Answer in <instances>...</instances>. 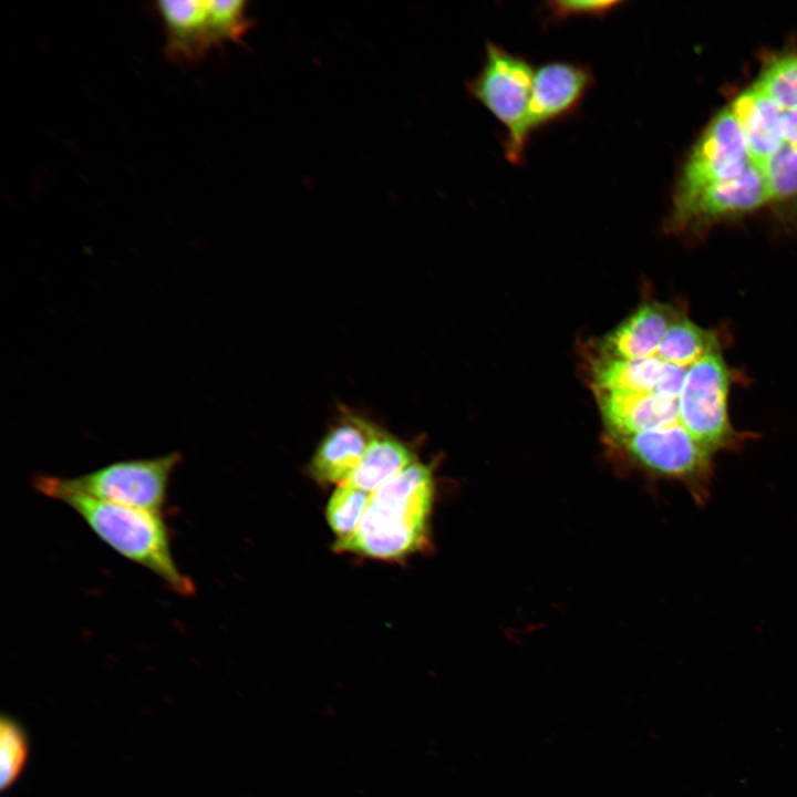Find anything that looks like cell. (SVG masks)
Segmentation results:
<instances>
[{"instance_id": "cell-12", "label": "cell", "mask_w": 797, "mask_h": 797, "mask_svg": "<svg viewBox=\"0 0 797 797\" xmlns=\"http://www.w3.org/2000/svg\"><path fill=\"white\" fill-rule=\"evenodd\" d=\"M682 312L672 303L643 302L629 318L593 345L611 355L641 358L656 351L666 331Z\"/></svg>"}, {"instance_id": "cell-3", "label": "cell", "mask_w": 797, "mask_h": 797, "mask_svg": "<svg viewBox=\"0 0 797 797\" xmlns=\"http://www.w3.org/2000/svg\"><path fill=\"white\" fill-rule=\"evenodd\" d=\"M535 71L524 56L487 41L483 64L467 84L469 94L506 130L504 153L514 165L521 164L530 138L526 121Z\"/></svg>"}, {"instance_id": "cell-21", "label": "cell", "mask_w": 797, "mask_h": 797, "mask_svg": "<svg viewBox=\"0 0 797 797\" xmlns=\"http://www.w3.org/2000/svg\"><path fill=\"white\" fill-rule=\"evenodd\" d=\"M782 126L784 141L797 145V107L783 111Z\"/></svg>"}, {"instance_id": "cell-9", "label": "cell", "mask_w": 797, "mask_h": 797, "mask_svg": "<svg viewBox=\"0 0 797 797\" xmlns=\"http://www.w3.org/2000/svg\"><path fill=\"white\" fill-rule=\"evenodd\" d=\"M768 199L762 169L753 163L742 175L712 184L672 204L666 225L677 232L696 230L712 221L755 210Z\"/></svg>"}, {"instance_id": "cell-6", "label": "cell", "mask_w": 797, "mask_h": 797, "mask_svg": "<svg viewBox=\"0 0 797 797\" xmlns=\"http://www.w3.org/2000/svg\"><path fill=\"white\" fill-rule=\"evenodd\" d=\"M247 3L240 0H174L156 3L166 33V52L195 62L248 30Z\"/></svg>"}, {"instance_id": "cell-20", "label": "cell", "mask_w": 797, "mask_h": 797, "mask_svg": "<svg viewBox=\"0 0 797 797\" xmlns=\"http://www.w3.org/2000/svg\"><path fill=\"white\" fill-rule=\"evenodd\" d=\"M622 3L617 0H556L546 2L544 10L549 21L560 22L577 17L602 18Z\"/></svg>"}, {"instance_id": "cell-2", "label": "cell", "mask_w": 797, "mask_h": 797, "mask_svg": "<svg viewBox=\"0 0 797 797\" xmlns=\"http://www.w3.org/2000/svg\"><path fill=\"white\" fill-rule=\"evenodd\" d=\"M432 469L418 460L372 494L355 534L337 551L400 560L424 549L434 501Z\"/></svg>"}, {"instance_id": "cell-14", "label": "cell", "mask_w": 797, "mask_h": 797, "mask_svg": "<svg viewBox=\"0 0 797 797\" xmlns=\"http://www.w3.org/2000/svg\"><path fill=\"white\" fill-rule=\"evenodd\" d=\"M414 462L406 444L380 431L346 483L373 494Z\"/></svg>"}, {"instance_id": "cell-18", "label": "cell", "mask_w": 797, "mask_h": 797, "mask_svg": "<svg viewBox=\"0 0 797 797\" xmlns=\"http://www.w3.org/2000/svg\"><path fill=\"white\" fill-rule=\"evenodd\" d=\"M782 110L797 107V55H787L769 63L754 84Z\"/></svg>"}, {"instance_id": "cell-5", "label": "cell", "mask_w": 797, "mask_h": 797, "mask_svg": "<svg viewBox=\"0 0 797 797\" xmlns=\"http://www.w3.org/2000/svg\"><path fill=\"white\" fill-rule=\"evenodd\" d=\"M731 381L718 350L687 368L679 395V423L712 455L741 443L728 416Z\"/></svg>"}, {"instance_id": "cell-15", "label": "cell", "mask_w": 797, "mask_h": 797, "mask_svg": "<svg viewBox=\"0 0 797 797\" xmlns=\"http://www.w3.org/2000/svg\"><path fill=\"white\" fill-rule=\"evenodd\" d=\"M718 350H721V344L717 333L695 324L682 311L666 331L654 353L669 363L689 368L705 355Z\"/></svg>"}, {"instance_id": "cell-17", "label": "cell", "mask_w": 797, "mask_h": 797, "mask_svg": "<svg viewBox=\"0 0 797 797\" xmlns=\"http://www.w3.org/2000/svg\"><path fill=\"white\" fill-rule=\"evenodd\" d=\"M769 198L787 199L797 195V145L784 142L759 165Z\"/></svg>"}, {"instance_id": "cell-7", "label": "cell", "mask_w": 797, "mask_h": 797, "mask_svg": "<svg viewBox=\"0 0 797 797\" xmlns=\"http://www.w3.org/2000/svg\"><path fill=\"white\" fill-rule=\"evenodd\" d=\"M183 462L178 452L110 463L76 477H61L70 489L90 497L162 514L173 473Z\"/></svg>"}, {"instance_id": "cell-19", "label": "cell", "mask_w": 797, "mask_h": 797, "mask_svg": "<svg viewBox=\"0 0 797 797\" xmlns=\"http://www.w3.org/2000/svg\"><path fill=\"white\" fill-rule=\"evenodd\" d=\"M28 744L22 728L12 720L3 717L0 724V779L1 788L9 787L25 764Z\"/></svg>"}, {"instance_id": "cell-13", "label": "cell", "mask_w": 797, "mask_h": 797, "mask_svg": "<svg viewBox=\"0 0 797 797\" xmlns=\"http://www.w3.org/2000/svg\"><path fill=\"white\" fill-rule=\"evenodd\" d=\"M753 161L760 165L785 142L783 111L755 85L743 91L731 105Z\"/></svg>"}, {"instance_id": "cell-1", "label": "cell", "mask_w": 797, "mask_h": 797, "mask_svg": "<svg viewBox=\"0 0 797 797\" xmlns=\"http://www.w3.org/2000/svg\"><path fill=\"white\" fill-rule=\"evenodd\" d=\"M33 487L72 508L110 548L157 576L172 591L193 596L195 584L174 560L162 514L90 497L68 488L61 477L37 474Z\"/></svg>"}, {"instance_id": "cell-8", "label": "cell", "mask_w": 797, "mask_h": 797, "mask_svg": "<svg viewBox=\"0 0 797 797\" xmlns=\"http://www.w3.org/2000/svg\"><path fill=\"white\" fill-rule=\"evenodd\" d=\"M753 163L733 112L729 107L722 110L685 162L672 204L683 201L712 184L742 175Z\"/></svg>"}, {"instance_id": "cell-11", "label": "cell", "mask_w": 797, "mask_h": 797, "mask_svg": "<svg viewBox=\"0 0 797 797\" xmlns=\"http://www.w3.org/2000/svg\"><path fill=\"white\" fill-rule=\"evenodd\" d=\"M381 429L366 418L342 415L314 451L308 470L321 485L346 482Z\"/></svg>"}, {"instance_id": "cell-4", "label": "cell", "mask_w": 797, "mask_h": 797, "mask_svg": "<svg viewBox=\"0 0 797 797\" xmlns=\"http://www.w3.org/2000/svg\"><path fill=\"white\" fill-rule=\"evenodd\" d=\"M639 469L682 483L703 505L710 496L713 455L680 424L650 429L608 443Z\"/></svg>"}, {"instance_id": "cell-10", "label": "cell", "mask_w": 797, "mask_h": 797, "mask_svg": "<svg viewBox=\"0 0 797 797\" xmlns=\"http://www.w3.org/2000/svg\"><path fill=\"white\" fill-rule=\"evenodd\" d=\"M594 76L586 65L550 61L535 71L526 130H538L573 114L592 87Z\"/></svg>"}, {"instance_id": "cell-16", "label": "cell", "mask_w": 797, "mask_h": 797, "mask_svg": "<svg viewBox=\"0 0 797 797\" xmlns=\"http://www.w3.org/2000/svg\"><path fill=\"white\" fill-rule=\"evenodd\" d=\"M372 494L349 483H342L333 490L327 505V520L335 535V542L351 538L370 504Z\"/></svg>"}]
</instances>
